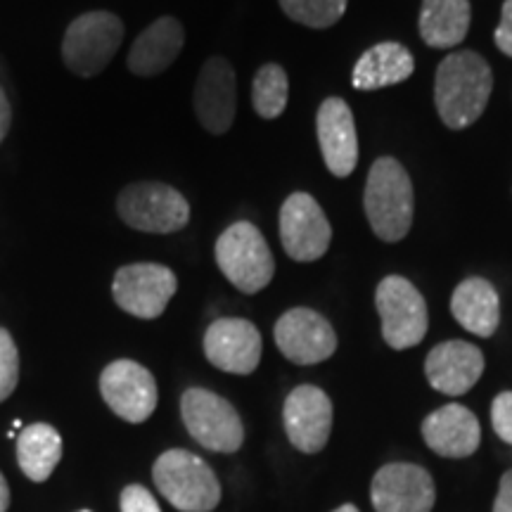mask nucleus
Masks as SVG:
<instances>
[{"label": "nucleus", "mask_w": 512, "mask_h": 512, "mask_svg": "<svg viewBox=\"0 0 512 512\" xmlns=\"http://www.w3.org/2000/svg\"><path fill=\"white\" fill-rule=\"evenodd\" d=\"M494 91V72L475 50L446 55L434 79V105L441 121L453 131H463L482 117Z\"/></svg>", "instance_id": "obj_1"}, {"label": "nucleus", "mask_w": 512, "mask_h": 512, "mask_svg": "<svg viewBox=\"0 0 512 512\" xmlns=\"http://www.w3.org/2000/svg\"><path fill=\"white\" fill-rule=\"evenodd\" d=\"M370 228L384 242H399L413 226L415 195L406 169L394 157H380L370 166L366 195Z\"/></svg>", "instance_id": "obj_2"}, {"label": "nucleus", "mask_w": 512, "mask_h": 512, "mask_svg": "<svg viewBox=\"0 0 512 512\" xmlns=\"http://www.w3.org/2000/svg\"><path fill=\"white\" fill-rule=\"evenodd\" d=\"M152 479L166 501L181 512H211L221 501V484L211 467L183 448L162 453Z\"/></svg>", "instance_id": "obj_3"}, {"label": "nucleus", "mask_w": 512, "mask_h": 512, "mask_svg": "<svg viewBox=\"0 0 512 512\" xmlns=\"http://www.w3.org/2000/svg\"><path fill=\"white\" fill-rule=\"evenodd\" d=\"M216 264L221 273L245 294L261 292L273 280L275 259L261 230L249 221H238L216 240Z\"/></svg>", "instance_id": "obj_4"}, {"label": "nucleus", "mask_w": 512, "mask_h": 512, "mask_svg": "<svg viewBox=\"0 0 512 512\" xmlns=\"http://www.w3.org/2000/svg\"><path fill=\"white\" fill-rule=\"evenodd\" d=\"M124 41V22L105 10L86 12L69 24L62 41V57L67 69L83 79L98 76Z\"/></svg>", "instance_id": "obj_5"}, {"label": "nucleus", "mask_w": 512, "mask_h": 512, "mask_svg": "<svg viewBox=\"0 0 512 512\" xmlns=\"http://www.w3.org/2000/svg\"><path fill=\"white\" fill-rule=\"evenodd\" d=\"M117 211L126 226L157 235L178 233L190 221L188 200L164 183L126 185L117 197Z\"/></svg>", "instance_id": "obj_6"}, {"label": "nucleus", "mask_w": 512, "mask_h": 512, "mask_svg": "<svg viewBox=\"0 0 512 512\" xmlns=\"http://www.w3.org/2000/svg\"><path fill=\"white\" fill-rule=\"evenodd\" d=\"M375 306L382 318V337L392 349H411L427 335V304L411 280L389 275L377 285Z\"/></svg>", "instance_id": "obj_7"}, {"label": "nucleus", "mask_w": 512, "mask_h": 512, "mask_svg": "<svg viewBox=\"0 0 512 512\" xmlns=\"http://www.w3.org/2000/svg\"><path fill=\"white\" fill-rule=\"evenodd\" d=\"M181 415L190 437L207 451L235 453L245 441V427L233 403L209 389H188L181 399Z\"/></svg>", "instance_id": "obj_8"}, {"label": "nucleus", "mask_w": 512, "mask_h": 512, "mask_svg": "<svg viewBox=\"0 0 512 512\" xmlns=\"http://www.w3.org/2000/svg\"><path fill=\"white\" fill-rule=\"evenodd\" d=\"M176 290V273L162 264L121 266L112 283L114 302L119 309L143 320L162 316Z\"/></svg>", "instance_id": "obj_9"}, {"label": "nucleus", "mask_w": 512, "mask_h": 512, "mask_svg": "<svg viewBox=\"0 0 512 512\" xmlns=\"http://www.w3.org/2000/svg\"><path fill=\"white\" fill-rule=\"evenodd\" d=\"M280 240L290 259L309 264L328 252L332 228L309 192H294L280 207Z\"/></svg>", "instance_id": "obj_10"}, {"label": "nucleus", "mask_w": 512, "mask_h": 512, "mask_svg": "<svg viewBox=\"0 0 512 512\" xmlns=\"http://www.w3.org/2000/svg\"><path fill=\"white\" fill-rule=\"evenodd\" d=\"M100 394L107 406L126 422H145L157 408V382L136 361H114L102 370Z\"/></svg>", "instance_id": "obj_11"}, {"label": "nucleus", "mask_w": 512, "mask_h": 512, "mask_svg": "<svg viewBox=\"0 0 512 512\" xmlns=\"http://www.w3.org/2000/svg\"><path fill=\"white\" fill-rule=\"evenodd\" d=\"M275 344L283 351L287 361L297 366H316L328 361L337 349V335L328 323L313 309H292L275 323Z\"/></svg>", "instance_id": "obj_12"}, {"label": "nucleus", "mask_w": 512, "mask_h": 512, "mask_svg": "<svg viewBox=\"0 0 512 512\" xmlns=\"http://www.w3.org/2000/svg\"><path fill=\"white\" fill-rule=\"evenodd\" d=\"M370 498L377 512H430L437 491L422 467L392 463L377 470Z\"/></svg>", "instance_id": "obj_13"}, {"label": "nucleus", "mask_w": 512, "mask_h": 512, "mask_svg": "<svg viewBox=\"0 0 512 512\" xmlns=\"http://www.w3.org/2000/svg\"><path fill=\"white\" fill-rule=\"evenodd\" d=\"M204 354L223 373L249 375L261 361V335L245 318H219L204 335Z\"/></svg>", "instance_id": "obj_14"}, {"label": "nucleus", "mask_w": 512, "mask_h": 512, "mask_svg": "<svg viewBox=\"0 0 512 512\" xmlns=\"http://www.w3.org/2000/svg\"><path fill=\"white\" fill-rule=\"evenodd\" d=\"M238 110L235 72L223 57H209L195 83V112L200 124L214 136L230 131Z\"/></svg>", "instance_id": "obj_15"}, {"label": "nucleus", "mask_w": 512, "mask_h": 512, "mask_svg": "<svg viewBox=\"0 0 512 512\" xmlns=\"http://www.w3.org/2000/svg\"><path fill=\"white\" fill-rule=\"evenodd\" d=\"M283 420L294 448L302 453H318L328 444L332 430L330 396L313 384H302L287 396Z\"/></svg>", "instance_id": "obj_16"}, {"label": "nucleus", "mask_w": 512, "mask_h": 512, "mask_svg": "<svg viewBox=\"0 0 512 512\" xmlns=\"http://www.w3.org/2000/svg\"><path fill=\"white\" fill-rule=\"evenodd\" d=\"M316 131L330 174L347 178L358 164V136L351 107L342 98H328L318 107Z\"/></svg>", "instance_id": "obj_17"}, {"label": "nucleus", "mask_w": 512, "mask_h": 512, "mask_svg": "<svg viewBox=\"0 0 512 512\" xmlns=\"http://www.w3.org/2000/svg\"><path fill=\"white\" fill-rule=\"evenodd\" d=\"M484 373V354L475 344L451 339L430 351L425 361V375L437 392L463 396L470 392Z\"/></svg>", "instance_id": "obj_18"}, {"label": "nucleus", "mask_w": 512, "mask_h": 512, "mask_svg": "<svg viewBox=\"0 0 512 512\" xmlns=\"http://www.w3.org/2000/svg\"><path fill=\"white\" fill-rule=\"evenodd\" d=\"M422 437L434 453L444 458H467L482 441L477 415L460 403H448L422 422Z\"/></svg>", "instance_id": "obj_19"}, {"label": "nucleus", "mask_w": 512, "mask_h": 512, "mask_svg": "<svg viewBox=\"0 0 512 512\" xmlns=\"http://www.w3.org/2000/svg\"><path fill=\"white\" fill-rule=\"evenodd\" d=\"M185 46L183 24L174 17H159L136 38L128 53V69L136 76L166 72Z\"/></svg>", "instance_id": "obj_20"}, {"label": "nucleus", "mask_w": 512, "mask_h": 512, "mask_svg": "<svg viewBox=\"0 0 512 512\" xmlns=\"http://www.w3.org/2000/svg\"><path fill=\"white\" fill-rule=\"evenodd\" d=\"M451 313L467 332L491 337L501 323V302L496 287L484 278H467L453 290Z\"/></svg>", "instance_id": "obj_21"}, {"label": "nucleus", "mask_w": 512, "mask_h": 512, "mask_svg": "<svg viewBox=\"0 0 512 512\" xmlns=\"http://www.w3.org/2000/svg\"><path fill=\"white\" fill-rule=\"evenodd\" d=\"M415 72L413 53L401 43H377L358 57L354 74V88L358 91H380V88L396 86Z\"/></svg>", "instance_id": "obj_22"}, {"label": "nucleus", "mask_w": 512, "mask_h": 512, "mask_svg": "<svg viewBox=\"0 0 512 512\" xmlns=\"http://www.w3.org/2000/svg\"><path fill=\"white\" fill-rule=\"evenodd\" d=\"M470 0H422L420 36L430 48H456L470 31Z\"/></svg>", "instance_id": "obj_23"}, {"label": "nucleus", "mask_w": 512, "mask_h": 512, "mask_svg": "<svg viewBox=\"0 0 512 512\" xmlns=\"http://www.w3.org/2000/svg\"><path fill=\"white\" fill-rule=\"evenodd\" d=\"M62 458V437L53 425L36 422L17 437V463L31 482H46Z\"/></svg>", "instance_id": "obj_24"}, {"label": "nucleus", "mask_w": 512, "mask_h": 512, "mask_svg": "<svg viewBox=\"0 0 512 512\" xmlns=\"http://www.w3.org/2000/svg\"><path fill=\"white\" fill-rule=\"evenodd\" d=\"M287 93H290V83H287V74L280 64H264L256 72L252 83V102L259 117H280L287 107Z\"/></svg>", "instance_id": "obj_25"}, {"label": "nucleus", "mask_w": 512, "mask_h": 512, "mask_svg": "<svg viewBox=\"0 0 512 512\" xmlns=\"http://www.w3.org/2000/svg\"><path fill=\"white\" fill-rule=\"evenodd\" d=\"M280 8L304 27L328 29L344 17L347 0H280Z\"/></svg>", "instance_id": "obj_26"}, {"label": "nucleus", "mask_w": 512, "mask_h": 512, "mask_svg": "<svg viewBox=\"0 0 512 512\" xmlns=\"http://www.w3.org/2000/svg\"><path fill=\"white\" fill-rule=\"evenodd\" d=\"M19 382V354L10 332L0 328V403L17 389Z\"/></svg>", "instance_id": "obj_27"}, {"label": "nucleus", "mask_w": 512, "mask_h": 512, "mask_svg": "<svg viewBox=\"0 0 512 512\" xmlns=\"http://www.w3.org/2000/svg\"><path fill=\"white\" fill-rule=\"evenodd\" d=\"M491 425L505 444H512V392L498 394L491 403Z\"/></svg>", "instance_id": "obj_28"}, {"label": "nucleus", "mask_w": 512, "mask_h": 512, "mask_svg": "<svg viewBox=\"0 0 512 512\" xmlns=\"http://www.w3.org/2000/svg\"><path fill=\"white\" fill-rule=\"evenodd\" d=\"M121 512H162L155 496L140 484H131L121 491Z\"/></svg>", "instance_id": "obj_29"}, {"label": "nucleus", "mask_w": 512, "mask_h": 512, "mask_svg": "<svg viewBox=\"0 0 512 512\" xmlns=\"http://www.w3.org/2000/svg\"><path fill=\"white\" fill-rule=\"evenodd\" d=\"M494 41H496V46L503 55L512 57V0H505V3H503L501 24H498Z\"/></svg>", "instance_id": "obj_30"}, {"label": "nucleus", "mask_w": 512, "mask_h": 512, "mask_svg": "<svg viewBox=\"0 0 512 512\" xmlns=\"http://www.w3.org/2000/svg\"><path fill=\"white\" fill-rule=\"evenodd\" d=\"M494 512H512V470L505 472L494 503Z\"/></svg>", "instance_id": "obj_31"}, {"label": "nucleus", "mask_w": 512, "mask_h": 512, "mask_svg": "<svg viewBox=\"0 0 512 512\" xmlns=\"http://www.w3.org/2000/svg\"><path fill=\"white\" fill-rule=\"evenodd\" d=\"M10 124H12V107H10L8 95H5L3 88H0V143H3L5 136H8Z\"/></svg>", "instance_id": "obj_32"}, {"label": "nucleus", "mask_w": 512, "mask_h": 512, "mask_svg": "<svg viewBox=\"0 0 512 512\" xmlns=\"http://www.w3.org/2000/svg\"><path fill=\"white\" fill-rule=\"evenodd\" d=\"M8 505H10V486L5 482V477L0 475V512L8 510Z\"/></svg>", "instance_id": "obj_33"}, {"label": "nucleus", "mask_w": 512, "mask_h": 512, "mask_svg": "<svg viewBox=\"0 0 512 512\" xmlns=\"http://www.w3.org/2000/svg\"><path fill=\"white\" fill-rule=\"evenodd\" d=\"M332 512H358V508H356V505H342V508H337Z\"/></svg>", "instance_id": "obj_34"}, {"label": "nucleus", "mask_w": 512, "mask_h": 512, "mask_svg": "<svg viewBox=\"0 0 512 512\" xmlns=\"http://www.w3.org/2000/svg\"><path fill=\"white\" fill-rule=\"evenodd\" d=\"M79 512H91V510H79Z\"/></svg>", "instance_id": "obj_35"}]
</instances>
